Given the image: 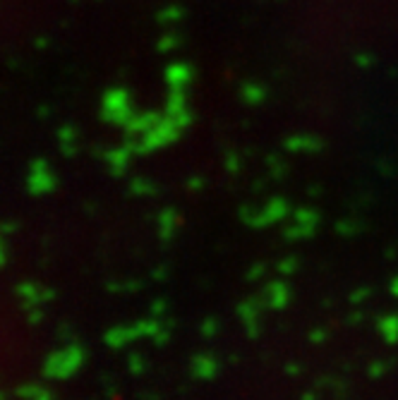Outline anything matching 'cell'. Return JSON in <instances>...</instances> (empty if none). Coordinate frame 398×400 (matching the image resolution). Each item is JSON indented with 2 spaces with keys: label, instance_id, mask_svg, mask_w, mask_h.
<instances>
[{
  "label": "cell",
  "instance_id": "cell-1",
  "mask_svg": "<svg viewBox=\"0 0 398 400\" xmlns=\"http://www.w3.org/2000/svg\"><path fill=\"white\" fill-rule=\"evenodd\" d=\"M166 333H168L166 326L159 324L156 319H152V321H139V324H132V326H113V329L104 336V340L108 348L120 350V348L132 345L134 340H139V338H154L156 343L159 340L163 343V340H166Z\"/></svg>",
  "mask_w": 398,
  "mask_h": 400
},
{
  "label": "cell",
  "instance_id": "cell-2",
  "mask_svg": "<svg viewBox=\"0 0 398 400\" xmlns=\"http://www.w3.org/2000/svg\"><path fill=\"white\" fill-rule=\"evenodd\" d=\"M84 364V350L80 345H65L58 348L53 353H48V357L43 360V377L53 379V381H62V379L75 377Z\"/></svg>",
  "mask_w": 398,
  "mask_h": 400
},
{
  "label": "cell",
  "instance_id": "cell-3",
  "mask_svg": "<svg viewBox=\"0 0 398 400\" xmlns=\"http://www.w3.org/2000/svg\"><path fill=\"white\" fill-rule=\"evenodd\" d=\"M27 189L34 197H41V194H51L56 189V173L48 165V161L43 158H34L29 163L27 170Z\"/></svg>",
  "mask_w": 398,
  "mask_h": 400
},
{
  "label": "cell",
  "instance_id": "cell-4",
  "mask_svg": "<svg viewBox=\"0 0 398 400\" xmlns=\"http://www.w3.org/2000/svg\"><path fill=\"white\" fill-rule=\"evenodd\" d=\"M264 300H266V307L269 309H285L290 302V290L285 283L276 281V283H269L264 290Z\"/></svg>",
  "mask_w": 398,
  "mask_h": 400
},
{
  "label": "cell",
  "instance_id": "cell-5",
  "mask_svg": "<svg viewBox=\"0 0 398 400\" xmlns=\"http://www.w3.org/2000/svg\"><path fill=\"white\" fill-rule=\"evenodd\" d=\"M192 374H195L197 379H202V381H209V379H213L218 374V360L209 353L197 355V357L192 360Z\"/></svg>",
  "mask_w": 398,
  "mask_h": 400
},
{
  "label": "cell",
  "instance_id": "cell-6",
  "mask_svg": "<svg viewBox=\"0 0 398 400\" xmlns=\"http://www.w3.org/2000/svg\"><path fill=\"white\" fill-rule=\"evenodd\" d=\"M237 314H240V321L245 324V329L250 333H257V329H259V302L245 300L240 305V309H237Z\"/></svg>",
  "mask_w": 398,
  "mask_h": 400
},
{
  "label": "cell",
  "instance_id": "cell-7",
  "mask_svg": "<svg viewBox=\"0 0 398 400\" xmlns=\"http://www.w3.org/2000/svg\"><path fill=\"white\" fill-rule=\"evenodd\" d=\"M261 213H264V216H259V218H255V221H250V226L266 228V226H271L274 221H281V218H283L288 211H285V204L283 202H271Z\"/></svg>",
  "mask_w": 398,
  "mask_h": 400
},
{
  "label": "cell",
  "instance_id": "cell-8",
  "mask_svg": "<svg viewBox=\"0 0 398 400\" xmlns=\"http://www.w3.org/2000/svg\"><path fill=\"white\" fill-rule=\"evenodd\" d=\"M19 297L24 300V307H27V309H36V307L43 305V287L34 285V283L19 285Z\"/></svg>",
  "mask_w": 398,
  "mask_h": 400
},
{
  "label": "cell",
  "instance_id": "cell-9",
  "mask_svg": "<svg viewBox=\"0 0 398 400\" xmlns=\"http://www.w3.org/2000/svg\"><path fill=\"white\" fill-rule=\"evenodd\" d=\"M379 333L386 343H398V314H389L379 319Z\"/></svg>",
  "mask_w": 398,
  "mask_h": 400
},
{
  "label": "cell",
  "instance_id": "cell-10",
  "mask_svg": "<svg viewBox=\"0 0 398 400\" xmlns=\"http://www.w3.org/2000/svg\"><path fill=\"white\" fill-rule=\"evenodd\" d=\"M22 396L27 400H53V396L43 386H24Z\"/></svg>",
  "mask_w": 398,
  "mask_h": 400
},
{
  "label": "cell",
  "instance_id": "cell-11",
  "mask_svg": "<svg viewBox=\"0 0 398 400\" xmlns=\"http://www.w3.org/2000/svg\"><path fill=\"white\" fill-rule=\"evenodd\" d=\"M216 331H218V321H211V319H209L207 324H204V331H202V333H204V336H213Z\"/></svg>",
  "mask_w": 398,
  "mask_h": 400
},
{
  "label": "cell",
  "instance_id": "cell-12",
  "mask_svg": "<svg viewBox=\"0 0 398 400\" xmlns=\"http://www.w3.org/2000/svg\"><path fill=\"white\" fill-rule=\"evenodd\" d=\"M295 266H298V264H295V259H285V261H281V273H293L295 271Z\"/></svg>",
  "mask_w": 398,
  "mask_h": 400
},
{
  "label": "cell",
  "instance_id": "cell-13",
  "mask_svg": "<svg viewBox=\"0 0 398 400\" xmlns=\"http://www.w3.org/2000/svg\"><path fill=\"white\" fill-rule=\"evenodd\" d=\"M5 261H8V255H5V245L0 240V266H5Z\"/></svg>",
  "mask_w": 398,
  "mask_h": 400
},
{
  "label": "cell",
  "instance_id": "cell-14",
  "mask_svg": "<svg viewBox=\"0 0 398 400\" xmlns=\"http://www.w3.org/2000/svg\"><path fill=\"white\" fill-rule=\"evenodd\" d=\"M391 290H394V295L398 297V278H396V281H394V285H391Z\"/></svg>",
  "mask_w": 398,
  "mask_h": 400
}]
</instances>
